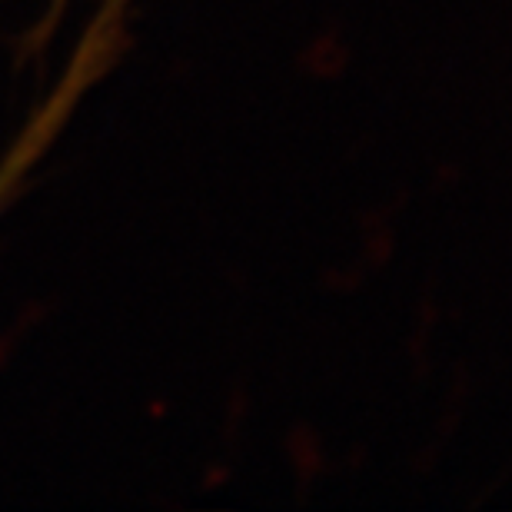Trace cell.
Instances as JSON below:
<instances>
[{
    "instance_id": "obj_1",
    "label": "cell",
    "mask_w": 512,
    "mask_h": 512,
    "mask_svg": "<svg viewBox=\"0 0 512 512\" xmlns=\"http://www.w3.org/2000/svg\"><path fill=\"white\" fill-rule=\"evenodd\" d=\"M124 14L127 0H107L97 10L90 27L84 30L74 57L67 60V67L60 70L54 90L40 100V107L27 117V124L10 140V147L0 157V213L20 197V190L27 187V180L34 177L40 160L54 150L60 133L74 120L77 107L84 104L90 87L107 74L110 60L117 57L120 34H124Z\"/></svg>"
}]
</instances>
